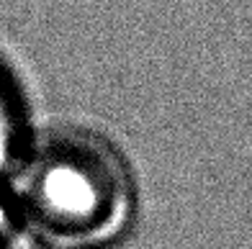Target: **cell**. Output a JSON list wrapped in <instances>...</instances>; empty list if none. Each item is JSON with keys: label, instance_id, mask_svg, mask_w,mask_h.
Listing matches in <instances>:
<instances>
[{"label": "cell", "instance_id": "cell-2", "mask_svg": "<svg viewBox=\"0 0 252 249\" xmlns=\"http://www.w3.org/2000/svg\"><path fill=\"white\" fill-rule=\"evenodd\" d=\"M26 131H24V116H21V103L13 95L8 80L0 75V180L13 169L26 149Z\"/></svg>", "mask_w": 252, "mask_h": 249}, {"label": "cell", "instance_id": "cell-3", "mask_svg": "<svg viewBox=\"0 0 252 249\" xmlns=\"http://www.w3.org/2000/svg\"><path fill=\"white\" fill-rule=\"evenodd\" d=\"M16 223H21L18 213H16V206L10 200V193L5 188V180H0V242L16 229Z\"/></svg>", "mask_w": 252, "mask_h": 249}, {"label": "cell", "instance_id": "cell-1", "mask_svg": "<svg viewBox=\"0 0 252 249\" xmlns=\"http://www.w3.org/2000/svg\"><path fill=\"white\" fill-rule=\"evenodd\" d=\"M21 223L52 247L111 242L131 208V180L108 141L88 131H54L26 144L5 175Z\"/></svg>", "mask_w": 252, "mask_h": 249}]
</instances>
